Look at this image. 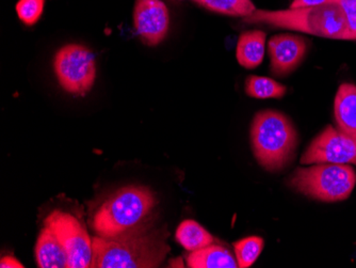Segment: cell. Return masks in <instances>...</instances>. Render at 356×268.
<instances>
[{
    "instance_id": "cell-14",
    "label": "cell",
    "mask_w": 356,
    "mask_h": 268,
    "mask_svg": "<svg viewBox=\"0 0 356 268\" xmlns=\"http://www.w3.org/2000/svg\"><path fill=\"white\" fill-rule=\"evenodd\" d=\"M187 264L191 268H236L237 260L232 252L221 246H206L191 251L187 258Z\"/></svg>"
},
{
    "instance_id": "cell-1",
    "label": "cell",
    "mask_w": 356,
    "mask_h": 268,
    "mask_svg": "<svg viewBox=\"0 0 356 268\" xmlns=\"http://www.w3.org/2000/svg\"><path fill=\"white\" fill-rule=\"evenodd\" d=\"M92 245V268L158 267L170 251L163 232L149 231L143 226L110 239L95 236Z\"/></svg>"
},
{
    "instance_id": "cell-17",
    "label": "cell",
    "mask_w": 356,
    "mask_h": 268,
    "mask_svg": "<svg viewBox=\"0 0 356 268\" xmlns=\"http://www.w3.org/2000/svg\"><path fill=\"white\" fill-rule=\"evenodd\" d=\"M194 3L209 11L229 15V17H249L256 8L252 0H193Z\"/></svg>"
},
{
    "instance_id": "cell-10",
    "label": "cell",
    "mask_w": 356,
    "mask_h": 268,
    "mask_svg": "<svg viewBox=\"0 0 356 268\" xmlns=\"http://www.w3.org/2000/svg\"><path fill=\"white\" fill-rule=\"evenodd\" d=\"M268 49L272 73L277 76H285L299 67L305 57L307 42L303 37L284 33L271 38Z\"/></svg>"
},
{
    "instance_id": "cell-3",
    "label": "cell",
    "mask_w": 356,
    "mask_h": 268,
    "mask_svg": "<svg viewBox=\"0 0 356 268\" xmlns=\"http://www.w3.org/2000/svg\"><path fill=\"white\" fill-rule=\"evenodd\" d=\"M251 143L258 163L268 171H277L293 159L298 134L293 122L284 113L264 110L252 122Z\"/></svg>"
},
{
    "instance_id": "cell-7",
    "label": "cell",
    "mask_w": 356,
    "mask_h": 268,
    "mask_svg": "<svg viewBox=\"0 0 356 268\" xmlns=\"http://www.w3.org/2000/svg\"><path fill=\"white\" fill-rule=\"evenodd\" d=\"M61 242L69 255V268L91 267L93 260L92 239L79 220L67 212L55 210L44 220Z\"/></svg>"
},
{
    "instance_id": "cell-8",
    "label": "cell",
    "mask_w": 356,
    "mask_h": 268,
    "mask_svg": "<svg viewBox=\"0 0 356 268\" xmlns=\"http://www.w3.org/2000/svg\"><path fill=\"white\" fill-rule=\"evenodd\" d=\"M301 163L356 164V137L329 126L312 141L302 155Z\"/></svg>"
},
{
    "instance_id": "cell-20",
    "label": "cell",
    "mask_w": 356,
    "mask_h": 268,
    "mask_svg": "<svg viewBox=\"0 0 356 268\" xmlns=\"http://www.w3.org/2000/svg\"><path fill=\"white\" fill-rule=\"evenodd\" d=\"M345 15L349 40H356V0H337Z\"/></svg>"
},
{
    "instance_id": "cell-21",
    "label": "cell",
    "mask_w": 356,
    "mask_h": 268,
    "mask_svg": "<svg viewBox=\"0 0 356 268\" xmlns=\"http://www.w3.org/2000/svg\"><path fill=\"white\" fill-rule=\"evenodd\" d=\"M334 1L337 0H293L289 8L297 9V8L316 7V6L325 5Z\"/></svg>"
},
{
    "instance_id": "cell-6",
    "label": "cell",
    "mask_w": 356,
    "mask_h": 268,
    "mask_svg": "<svg viewBox=\"0 0 356 268\" xmlns=\"http://www.w3.org/2000/svg\"><path fill=\"white\" fill-rule=\"evenodd\" d=\"M54 69L60 86L69 93L83 97L93 87L96 78L95 57L85 46H63L56 54Z\"/></svg>"
},
{
    "instance_id": "cell-22",
    "label": "cell",
    "mask_w": 356,
    "mask_h": 268,
    "mask_svg": "<svg viewBox=\"0 0 356 268\" xmlns=\"http://www.w3.org/2000/svg\"><path fill=\"white\" fill-rule=\"evenodd\" d=\"M0 267L1 268H24L25 266L19 261V260L15 259L14 257H10V255H7V257H3L0 261Z\"/></svg>"
},
{
    "instance_id": "cell-2",
    "label": "cell",
    "mask_w": 356,
    "mask_h": 268,
    "mask_svg": "<svg viewBox=\"0 0 356 268\" xmlns=\"http://www.w3.org/2000/svg\"><path fill=\"white\" fill-rule=\"evenodd\" d=\"M243 21L265 24L274 28L295 30L299 33L327 39L349 40L347 23L343 9L337 1L285 10H257Z\"/></svg>"
},
{
    "instance_id": "cell-18",
    "label": "cell",
    "mask_w": 356,
    "mask_h": 268,
    "mask_svg": "<svg viewBox=\"0 0 356 268\" xmlns=\"http://www.w3.org/2000/svg\"><path fill=\"white\" fill-rule=\"evenodd\" d=\"M264 248V239L258 236H250L247 239L234 244L238 267L249 268L261 255Z\"/></svg>"
},
{
    "instance_id": "cell-12",
    "label": "cell",
    "mask_w": 356,
    "mask_h": 268,
    "mask_svg": "<svg viewBox=\"0 0 356 268\" xmlns=\"http://www.w3.org/2000/svg\"><path fill=\"white\" fill-rule=\"evenodd\" d=\"M334 115L339 131L356 137V86L343 84L338 88Z\"/></svg>"
},
{
    "instance_id": "cell-5",
    "label": "cell",
    "mask_w": 356,
    "mask_h": 268,
    "mask_svg": "<svg viewBox=\"0 0 356 268\" xmlns=\"http://www.w3.org/2000/svg\"><path fill=\"white\" fill-rule=\"evenodd\" d=\"M356 184V173L349 165L318 164L297 169L289 186L313 199L337 202L347 199Z\"/></svg>"
},
{
    "instance_id": "cell-19",
    "label": "cell",
    "mask_w": 356,
    "mask_h": 268,
    "mask_svg": "<svg viewBox=\"0 0 356 268\" xmlns=\"http://www.w3.org/2000/svg\"><path fill=\"white\" fill-rule=\"evenodd\" d=\"M45 0H19L16 5V12L25 25H35L42 17Z\"/></svg>"
},
{
    "instance_id": "cell-9",
    "label": "cell",
    "mask_w": 356,
    "mask_h": 268,
    "mask_svg": "<svg viewBox=\"0 0 356 268\" xmlns=\"http://www.w3.org/2000/svg\"><path fill=\"white\" fill-rule=\"evenodd\" d=\"M134 26L141 41L156 46L167 37L170 13L161 0H136Z\"/></svg>"
},
{
    "instance_id": "cell-4",
    "label": "cell",
    "mask_w": 356,
    "mask_h": 268,
    "mask_svg": "<svg viewBox=\"0 0 356 268\" xmlns=\"http://www.w3.org/2000/svg\"><path fill=\"white\" fill-rule=\"evenodd\" d=\"M155 203V196L149 188L126 186L101 204L94 214L92 227L104 239L115 237L139 226Z\"/></svg>"
},
{
    "instance_id": "cell-15",
    "label": "cell",
    "mask_w": 356,
    "mask_h": 268,
    "mask_svg": "<svg viewBox=\"0 0 356 268\" xmlns=\"http://www.w3.org/2000/svg\"><path fill=\"white\" fill-rule=\"evenodd\" d=\"M176 241L188 251H195L213 243V237L207 230L194 220H185L176 230Z\"/></svg>"
},
{
    "instance_id": "cell-16",
    "label": "cell",
    "mask_w": 356,
    "mask_h": 268,
    "mask_svg": "<svg viewBox=\"0 0 356 268\" xmlns=\"http://www.w3.org/2000/svg\"><path fill=\"white\" fill-rule=\"evenodd\" d=\"M245 91L254 99H281L287 89L272 78L251 75L245 81Z\"/></svg>"
},
{
    "instance_id": "cell-13",
    "label": "cell",
    "mask_w": 356,
    "mask_h": 268,
    "mask_svg": "<svg viewBox=\"0 0 356 268\" xmlns=\"http://www.w3.org/2000/svg\"><path fill=\"white\" fill-rule=\"evenodd\" d=\"M266 33L261 30H251L242 33L236 47L238 63L245 69H255L265 56Z\"/></svg>"
},
{
    "instance_id": "cell-11",
    "label": "cell",
    "mask_w": 356,
    "mask_h": 268,
    "mask_svg": "<svg viewBox=\"0 0 356 268\" xmlns=\"http://www.w3.org/2000/svg\"><path fill=\"white\" fill-rule=\"evenodd\" d=\"M35 259L40 268H69V255L61 242L44 226L35 245Z\"/></svg>"
}]
</instances>
